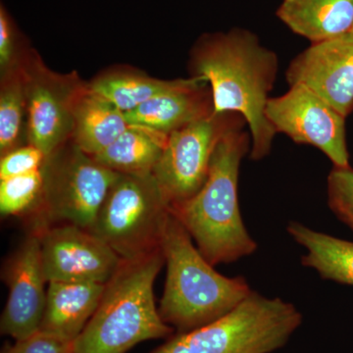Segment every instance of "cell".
<instances>
[{
  "label": "cell",
  "instance_id": "obj_1",
  "mask_svg": "<svg viewBox=\"0 0 353 353\" xmlns=\"http://www.w3.org/2000/svg\"><path fill=\"white\" fill-rule=\"evenodd\" d=\"M278 65L276 53L243 29L205 34L190 52V75L208 82L213 113L234 112L245 118L252 137L250 157L255 161L268 157L277 134L266 106Z\"/></svg>",
  "mask_w": 353,
  "mask_h": 353
},
{
  "label": "cell",
  "instance_id": "obj_2",
  "mask_svg": "<svg viewBox=\"0 0 353 353\" xmlns=\"http://www.w3.org/2000/svg\"><path fill=\"white\" fill-rule=\"evenodd\" d=\"M252 150L250 132L230 131L216 145L208 179L194 196L171 206L209 263H232L257 250L243 224L238 199L241 160Z\"/></svg>",
  "mask_w": 353,
  "mask_h": 353
},
{
  "label": "cell",
  "instance_id": "obj_3",
  "mask_svg": "<svg viewBox=\"0 0 353 353\" xmlns=\"http://www.w3.org/2000/svg\"><path fill=\"white\" fill-rule=\"evenodd\" d=\"M160 248L167 277L159 313L176 334L219 319L252 292L245 278L226 277L215 270L172 210Z\"/></svg>",
  "mask_w": 353,
  "mask_h": 353
},
{
  "label": "cell",
  "instance_id": "obj_4",
  "mask_svg": "<svg viewBox=\"0 0 353 353\" xmlns=\"http://www.w3.org/2000/svg\"><path fill=\"white\" fill-rule=\"evenodd\" d=\"M165 264L161 248L132 260L105 285L101 303L75 341V353H126L139 343L175 331L155 305L154 282Z\"/></svg>",
  "mask_w": 353,
  "mask_h": 353
},
{
  "label": "cell",
  "instance_id": "obj_5",
  "mask_svg": "<svg viewBox=\"0 0 353 353\" xmlns=\"http://www.w3.org/2000/svg\"><path fill=\"white\" fill-rule=\"evenodd\" d=\"M301 323L294 304L252 290L226 315L176 334L150 353H272L287 345Z\"/></svg>",
  "mask_w": 353,
  "mask_h": 353
},
{
  "label": "cell",
  "instance_id": "obj_6",
  "mask_svg": "<svg viewBox=\"0 0 353 353\" xmlns=\"http://www.w3.org/2000/svg\"><path fill=\"white\" fill-rule=\"evenodd\" d=\"M43 190L31 232L57 225L90 231L118 173L99 164L70 141L46 157Z\"/></svg>",
  "mask_w": 353,
  "mask_h": 353
},
{
  "label": "cell",
  "instance_id": "obj_7",
  "mask_svg": "<svg viewBox=\"0 0 353 353\" xmlns=\"http://www.w3.org/2000/svg\"><path fill=\"white\" fill-rule=\"evenodd\" d=\"M170 213L153 174H118L90 232L123 260L136 259L160 250Z\"/></svg>",
  "mask_w": 353,
  "mask_h": 353
},
{
  "label": "cell",
  "instance_id": "obj_8",
  "mask_svg": "<svg viewBox=\"0 0 353 353\" xmlns=\"http://www.w3.org/2000/svg\"><path fill=\"white\" fill-rule=\"evenodd\" d=\"M245 125L241 114L213 113L169 134L153 175L171 206L187 201L201 189L220 139Z\"/></svg>",
  "mask_w": 353,
  "mask_h": 353
},
{
  "label": "cell",
  "instance_id": "obj_9",
  "mask_svg": "<svg viewBox=\"0 0 353 353\" xmlns=\"http://www.w3.org/2000/svg\"><path fill=\"white\" fill-rule=\"evenodd\" d=\"M27 97L28 143L50 157L71 141L74 110L88 87L77 72L58 74L30 50L23 62Z\"/></svg>",
  "mask_w": 353,
  "mask_h": 353
},
{
  "label": "cell",
  "instance_id": "obj_10",
  "mask_svg": "<svg viewBox=\"0 0 353 353\" xmlns=\"http://www.w3.org/2000/svg\"><path fill=\"white\" fill-rule=\"evenodd\" d=\"M266 116L276 132L314 146L334 166H350L345 116L309 88L290 85L285 94L269 99Z\"/></svg>",
  "mask_w": 353,
  "mask_h": 353
},
{
  "label": "cell",
  "instance_id": "obj_11",
  "mask_svg": "<svg viewBox=\"0 0 353 353\" xmlns=\"http://www.w3.org/2000/svg\"><path fill=\"white\" fill-rule=\"evenodd\" d=\"M36 234L48 283L105 285L122 264L123 259L108 243L83 228L57 225Z\"/></svg>",
  "mask_w": 353,
  "mask_h": 353
},
{
  "label": "cell",
  "instance_id": "obj_12",
  "mask_svg": "<svg viewBox=\"0 0 353 353\" xmlns=\"http://www.w3.org/2000/svg\"><path fill=\"white\" fill-rule=\"evenodd\" d=\"M8 285V299L0 320L2 334L16 341L32 336L41 328L46 292L41 243L38 234L31 232L7 260L2 272Z\"/></svg>",
  "mask_w": 353,
  "mask_h": 353
},
{
  "label": "cell",
  "instance_id": "obj_13",
  "mask_svg": "<svg viewBox=\"0 0 353 353\" xmlns=\"http://www.w3.org/2000/svg\"><path fill=\"white\" fill-rule=\"evenodd\" d=\"M290 85H301L345 118L353 111V32L311 43L285 72Z\"/></svg>",
  "mask_w": 353,
  "mask_h": 353
},
{
  "label": "cell",
  "instance_id": "obj_14",
  "mask_svg": "<svg viewBox=\"0 0 353 353\" xmlns=\"http://www.w3.org/2000/svg\"><path fill=\"white\" fill-rule=\"evenodd\" d=\"M128 124L169 134L213 114L208 82L190 77L170 92L124 113Z\"/></svg>",
  "mask_w": 353,
  "mask_h": 353
},
{
  "label": "cell",
  "instance_id": "obj_15",
  "mask_svg": "<svg viewBox=\"0 0 353 353\" xmlns=\"http://www.w3.org/2000/svg\"><path fill=\"white\" fill-rule=\"evenodd\" d=\"M105 285L48 283L39 331L75 341L99 307Z\"/></svg>",
  "mask_w": 353,
  "mask_h": 353
},
{
  "label": "cell",
  "instance_id": "obj_16",
  "mask_svg": "<svg viewBox=\"0 0 353 353\" xmlns=\"http://www.w3.org/2000/svg\"><path fill=\"white\" fill-rule=\"evenodd\" d=\"M279 19L311 41L321 43L353 30V0H282Z\"/></svg>",
  "mask_w": 353,
  "mask_h": 353
},
{
  "label": "cell",
  "instance_id": "obj_17",
  "mask_svg": "<svg viewBox=\"0 0 353 353\" xmlns=\"http://www.w3.org/2000/svg\"><path fill=\"white\" fill-rule=\"evenodd\" d=\"M129 127L124 112L88 87L74 110L71 141L90 157L108 148Z\"/></svg>",
  "mask_w": 353,
  "mask_h": 353
},
{
  "label": "cell",
  "instance_id": "obj_18",
  "mask_svg": "<svg viewBox=\"0 0 353 353\" xmlns=\"http://www.w3.org/2000/svg\"><path fill=\"white\" fill-rule=\"evenodd\" d=\"M288 233L306 250L303 266L313 269L324 280L353 285V243L290 222Z\"/></svg>",
  "mask_w": 353,
  "mask_h": 353
},
{
  "label": "cell",
  "instance_id": "obj_19",
  "mask_svg": "<svg viewBox=\"0 0 353 353\" xmlns=\"http://www.w3.org/2000/svg\"><path fill=\"white\" fill-rule=\"evenodd\" d=\"M167 139V134L129 125L113 143L92 157L118 174L148 175L153 174Z\"/></svg>",
  "mask_w": 353,
  "mask_h": 353
},
{
  "label": "cell",
  "instance_id": "obj_20",
  "mask_svg": "<svg viewBox=\"0 0 353 353\" xmlns=\"http://www.w3.org/2000/svg\"><path fill=\"white\" fill-rule=\"evenodd\" d=\"M183 80H160L136 70H111L88 83V88L126 113L170 92Z\"/></svg>",
  "mask_w": 353,
  "mask_h": 353
},
{
  "label": "cell",
  "instance_id": "obj_21",
  "mask_svg": "<svg viewBox=\"0 0 353 353\" xmlns=\"http://www.w3.org/2000/svg\"><path fill=\"white\" fill-rule=\"evenodd\" d=\"M26 145L27 97L22 63L1 74L0 79V155L4 157Z\"/></svg>",
  "mask_w": 353,
  "mask_h": 353
},
{
  "label": "cell",
  "instance_id": "obj_22",
  "mask_svg": "<svg viewBox=\"0 0 353 353\" xmlns=\"http://www.w3.org/2000/svg\"><path fill=\"white\" fill-rule=\"evenodd\" d=\"M43 190V170L0 180L1 215L6 217H28L31 219L38 211Z\"/></svg>",
  "mask_w": 353,
  "mask_h": 353
},
{
  "label": "cell",
  "instance_id": "obj_23",
  "mask_svg": "<svg viewBox=\"0 0 353 353\" xmlns=\"http://www.w3.org/2000/svg\"><path fill=\"white\" fill-rule=\"evenodd\" d=\"M328 205L339 220L353 232V169L336 167L327 179Z\"/></svg>",
  "mask_w": 353,
  "mask_h": 353
},
{
  "label": "cell",
  "instance_id": "obj_24",
  "mask_svg": "<svg viewBox=\"0 0 353 353\" xmlns=\"http://www.w3.org/2000/svg\"><path fill=\"white\" fill-rule=\"evenodd\" d=\"M29 50H21L19 32L2 6L0 8V73H6L20 66Z\"/></svg>",
  "mask_w": 353,
  "mask_h": 353
},
{
  "label": "cell",
  "instance_id": "obj_25",
  "mask_svg": "<svg viewBox=\"0 0 353 353\" xmlns=\"http://www.w3.org/2000/svg\"><path fill=\"white\" fill-rule=\"evenodd\" d=\"M46 159V154L36 146L30 143L21 146L1 157L0 180L41 170Z\"/></svg>",
  "mask_w": 353,
  "mask_h": 353
},
{
  "label": "cell",
  "instance_id": "obj_26",
  "mask_svg": "<svg viewBox=\"0 0 353 353\" xmlns=\"http://www.w3.org/2000/svg\"><path fill=\"white\" fill-rule=\"evenodd\" d=\"M11 353H75V341L38 331L16 341L15 345H11Z\"/></svg>",
  "mask_w": 353,
  "mask_h": 353
},
{
  "label": "cell",
  "instance_id": "obj_27",
  "mask_svg": "<svg viewBox=\"0 0 353 353\" xmlns=\"http://www.w3.org/2000/svg\"><path fill=\"white\" fill-rule=\"evenodd\" d=\"M1 353H11V345H9L8 343H6L3 348H2Z\"/></svg>",
  "mask_w": 353,
  "mask_h": 353
},
{
  "label": "cell",
  "instance_id": "obj_28",
  "mask_svg": "<svg viewBox=\"0 0 353 353\" xmlns=\"http://www.w3.org/2000/svg\"><path fill=\"white\" fill-rule=\"evenodd\" d=\"M352 32H353V30H352Z\"/></svg>",
  "mask_w": 353,
  "mask_h": 353
}]
</instances>
